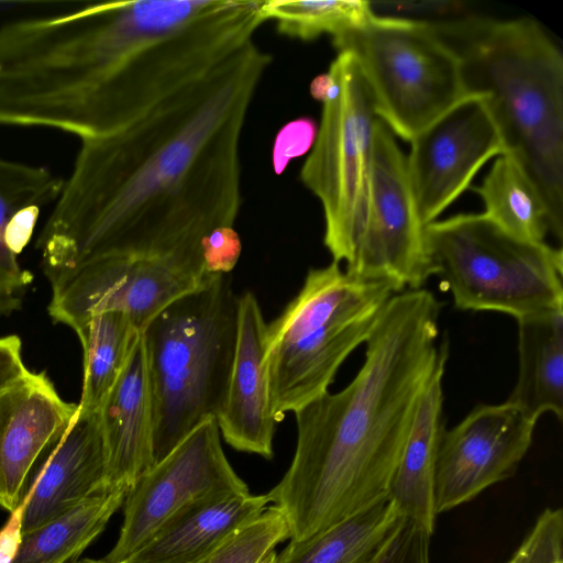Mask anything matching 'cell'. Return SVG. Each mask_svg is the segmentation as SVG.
<instances>
[{
    "instance_id": "cell-2",
    "label": "cell",
    "mask_w": 563,
    "mask_h": 563,
    "mask_svg": "<svg viewBox=\"0 0 563 563\" xmlns=\"http://www.w3.org/2000/svg\"><path fill=\"white\" fill-rule=\"evenodd\" d=\"M441 309L424 288L394 295L364 343L354 378L294 412V457L267 493L290 540L307 539L387 497L419 399L446 367Z\"/></svg>"
},
{
    "instance_id": "cell-30",
    "label": "cell",
    "mask_w": 563,
    "mask_h": 563,
    "mask_svg": "<svg viewBox=\"0 0 563 563\" xmlns=\"http://www.w3.org/2000/svg\"><path fill=\"white\" fill-rule=\"evenodd\" d=\"M30 369L22 358V343L18 335L0 338V396L23 380Z\"/></svg>"
},
{
    "instance_id": "cell-18",
    "label": "cell",
    "mask_w": 563,
    "mask_h": 563,
    "mask_svg": "<svg viewBox=\"0 0 563 563\" xmlns=\"http://www.w3.org/2000/svg\"><path fill=\"white\" fill-rule=\"evenodd\" d=\"M268 505L267 494L207 496L176 512L122 563H201Z\"/></svg>"
},
{
    "instance_id": "cell-17",
    "label": "cell",
    "mask_w": 563,
    "mask_h": 563,
    "mask_svg": "<svg viewBox=\"0 0 563 563\" xmlns=\"http://www.w3.org/2000/svg\"><path fill=\"white\" fill-rule=\"evenodd\" d=\"M107 487L128 490L153 464V421L142 332L99 410Z\"/></svg>"
},
{
    "instance_id": "cell-22",
    "label": "cell",
    "mask_w": 563,
    "mask_h": 563,
    "mask_svg": "<svg viewBox=\"0 0 563 563\" xmlns=\"http://www.w3.org/2000/svg\"><path fill=\"white\" fill-rule=\"evenodd\" d=\"M401 518L385 497L307 539L290 540L275 563H373Z\"/></svg>"
},
{
    "instance_id": "cell-8",
    "label": "cell",
    "mask_w": 563,
    "mask_h": 563,
    "mask_svg": "<svg viewBox=\"0 0 563 563\" xmlns=\"http://www.w3.org/2000/svg\"><path fill=\"white\" fill-rule=\"evenodd\" d=\"M328 71L333 87L322 101L320 125L300 179L319 199L324 216L323 243L333 262L349 266L363 228L376 114L360 67L338 51Z\"/></svg>"
},
{
    "instance_id": "cell-1",
    "label": "cell",
    "mask_w": 563,
    "mask_h": 563,
    "mask_svg": "<svg viewBox=\"0 0 563 563\" xmlns=\"http://www.w3.org/2000/svg\"><path fill=\"white\" fill-rule=\"evenodd\" d=\"M272 62L252 41L125 128L82 141L36 241L44 273L132 256L208 274L202 242L234 228L242 130Z\"/></svg>"
},
{
    "instance_id": "cell-7",
    "label": "cell",
    "mask_w": 563,
    "mask_h": 563,
    "mask_svg": "<svg viewBox=\"0 0 563 563\" xmlns=\"http://www.w3.org/2000/svg\"><path fill=\"white\" fill-rule=\"evenodd\" d=\"M332 43L352 53L376 117L407 142L466 97L459 59L431 22L377 15Z\"/></svg>"
},
{
    "instance_id": "cell-4",
    "label": "cell",
    "mask_w": 563,
    "mask_h": 563,
    "mask_svg": "<svg viewBox=\"0 0 563 563\" xmlns=\"http://www.w3.org/2000/svg\"><path fill=\"white\" fill-rule=\"evenodd\" d=\"M238 303L227 274L214 275L165 307L142 331L154 464L220 413L235 355Z\"/></svg>"
},
{
    "instance_id": "cell-14",
    "label": "cell",
    "mask_w": 563,
    "mask_h": 563,
    "mask_svg": "<svg viewBox=\"0 0 563 563\" xmlns=\"http://www.w3.org/2000/svg\"><path fill=\"white\" fill-rule=\"evenodd\" d=\"M78 404L65 401L44 373L30 374L0 396V506L13 511L40 456L65 432Z\"/></svg>"
},
{
    "instance_id": "cell-15",
    "label": "cell",
    "mask_w": 563,
    "mask_h": 563,
    "mask_svg": "<svg viewBox=\"0 0 563 563\" xmlns=\"http://www.w3.org/2000/svg\"><path fill=\"white\" fill-rule=\"evenodd\" d=\"M266 333L256 297L245 292L239 297L235 355L224 405L216 420L230 446L271 459L278 421L265 366Z\"/></svg>"
},
{
    "instance_id": "cell-16",
    "label": "cell",
    "mask_w": 563,
    "mask_h": 563,
    "mask_svg": "<svg viewBox=\"0 0 563 563\" xmlns=\"http://www.w3.org/2000/svg\"><path fill=\"white\" fill-rule=\"evenodd\" d=\"M107 455L99 412H77L48 450L22 497L23 533L66 514L107 487Z\"/></svg>"
},
{
    "instance_id": "cell-26",
    "label": "cell",
    "mask_w": 563,
    "mask_h": 563,
    "mask_svg": "<svg viewBox=\"0 0 563 563\" xmlns=\"http://www.w3.org/2000/svg\"><path fill=\"white\" fill-rule=\"evenodd\" d=\"M262 14L276 22L278 33L302 41L334 38L377 18L369 2L358 0H266Z\"/></svg>"
},
{
    "instance_id": "cell-19",
    "label": "cell",
    "mask_w": 563,
    "mask_h": 563,
    "mask_svg": "<svg viewBox=\"0 0 563 563\" xmlns=\"http://www.w3.org/2000/svg\"><path fill=\"white\" fill-rule=\"evenodd\" d=\"M445 368L437 372L419 399L409 434L387 492V497L394 503L399 515L430 534H433L438 516L434 486L438 449L445 429L443 416Z\"/></svg>"
},
{
    "instance_id": "cell-31",
    "label": "cell",
    "mask_w": 563,
    "mask_h": 563,
    "mask_svg": "<svg viewBox=\"0 0 563 563\" xmlns=\"http://www.w3.org/2000/svg\"><path fill=\"white\" fill-rule=\"evenodd\" d=\"M23 503L10 512L9 520L0 530V563H12L22 542Z\"/></svg>"
},
{
    "instance_id": "cell-3",
    "label": "cell",
    "mask_w": 563,
    "mask_h": 563,
    "mask_svg": "<svg viewBox=\"0 0 563 563\" xmlns=\"http://www.w3.org/2000/svg\"><path fill=\"white\" fill-rule=\"evenodd\" d=\"M459 59L466 96L485 102L504 142L563 234V56L538 22L464 16L431 22Z\"/></svg>"
},
{
    "instance_id": "cell-23",
    "label": "cell",
    "mask_w": 563,
    "mask_h": 563,
    "mask_svg": "<svg viewBox=\"0 0 563 563\" xmlns=\"http://www.w3.org/2000/svg\"><path fill=\"white\" fill-rule=\"evenodd\" d=\"M128 489L103 487L56 519L24 532L12 563H77L123 505Z\"/></svg>"
},
{
    "instance_id": "cell-33",
    "label": "cell",
    "mask_w": 563,
    "mask_h": 563,
    "mask_svg": "<svg viewBox=\"0 0 563 563\" xmlns=\"http://www.w3.org/2000/svg\"><path fill=\"white\" fill-rule=\"evenodd\" d=\"M77 563H106L102 560H92V559H82L79 560Z\"/></svg>"
},
{
    "instance_id": "cell-5",
    "label": "cell",
    "mask_w": 563,
    "mask_h": 563,
    "mask_svg": "<svg viewBox=\"0 0 563 563\" xmlns=\"http://www.w3.org/2000/svg\"><path fill=\"white\" fill-rule=\"evenodd\" d=\"M400 291L389 280L352 276L333 261L309 269L297 296L267 324L265 366L277 421L329 391Z\"/></svg>"
},
{
    "instance_id": "cell-9",
    "label": "cell",
    "mask_w": 563,
    "mask_h": 563,
    "mask_svg": "<svg viewBox=\"0 0 563 563\" xmlns=\"http://www.w3.org/2000/svg\"><path fill=\"white\" fill-rule=\"evenodd\" d=\"M45 275L49 317L75 332L106 311L123 312L142 332L165 307L212 277L181 260L132 256L95 257Z\"/></svg>"
},
{
    "instance_id": "cell-29",
    "label": "cell",
    "mask_w": 563,
    "mask_h": 563,
    "mask_svg": "<svg viewBox=\"0 0 563 563\" xmlns=\"http://www.w3.org/2000/svg\"><path fill=\"white\" fill-rule=\"evenodd\" d=\"M206 269L209 275L228 274L236 265L242 251L240 236L234 228H221L202 242Z\"/></svg>"
},
{
    "instance_id": "cell-34",
    "label": "cell",
    "mask_w": 563,
    "mask_h": 563,
    "mask_svg": "<svg viewBox=\"0 0 563 563\" xmlns=\"http://www.w3.org/2000/svg\"><path fill=\"white\" fill-rule=\"evenodd\" d=\"M561 563H563V562H561Z\"/></svg>"
},
{
    "instance_id": "cell-27",
    "label": "cell",
    "mask_w": 563,
    "mask_h": 563,
    "mask_svg": "<svg viewBox=\"0 0 563 563\" xmlns=\"http://www.w3.org/2000/svg\"><path fill=\"white\" fill-rule=\"evenodd\" d=\"M286 539L285 517L271 505L201 563H262Z\"/></svg>"
},
{
    "instance_id": "cell-20",
    "label": "cell",
    "mask_w": 563,
    "mask_h": 563,
    "mask_svg": "<svg viewBox=\"0 0 563 563\" xmlns=\"http://www.w3.org/2000/svg\"><path fill=\"white\" fill-rule=\"evenodd\" d=\"M518 376L507 401L539 420L563 417V308L517 319Z\"/></svg>"
},
{
    "instance_id": "cell-28",
    "label": "cell",
    "mask_w": 563,
    "mask_h": 563,
    "mask_svg": "<svg viewBox=\"0 0 563 563\" xmlns=\"http://www.w3.org/2000/svg\"><path fill=\"white\" fill-rule=\"evenodd\" d=\"M431 537L402 518L373 563H431Z\"/></svg>"
},
{
    "instance_id": "cell-32",
    "label": "cell",
    "mask_w": 563,
    "mask_h": 563,
    "mask_svg": "<svg viewBox=\"0 0 563 563\" xmlns=\"http://www.w3.org/2000/svg\"><path fill=\"white\" fill-rule=\"evenodd\" d=\"M276 552H272L262 563H275Z\"/></svg>"
},
{
    "instance_id": "cell-24",
    "label": "cell",
    "mask_w": 563,
    "mask_h": 563,
    "mask_svg": "<svg viewBox=\"0 0 563 563\" xmlns=\"http://www.w3.org/2000/svg\"><path fill=\"white\" fill-rule=\"evenodd\" d=\"M484 214L509 234L544 243L551 232L545 202L528 174L509 153L498 155L481 186Z\"/></svg>"
},
{
    "instance_id": "cell-13",
    "label": "cell",
    "mask_w": 563,
    "mask_h": 563,
    "mask_svg": "<svg viewBox=\"0 0 563 563\" xmlns=\"http://www.w3.org/2000/svg\"><path fill=\"white\" fill-rule=\"evenodd\" d=\"M407 165L422 222L427 225L471 185L505 146L485 102L466 96L411 141Z\"/></svg>"
},
{
    "instance_id": "cell-12",
    "label": "cell",
    "mask_w": 563,
    "mask_h": 563,
    "mask_svg": "<svg viewBox=\"0 0 563 563\" xmlns=\"http://www.w3.org/2000/svg\"><path fill=\"white\" fill-rule=\"evenodd\" d=\"M538 420L517 406L478 405L444 429L435 466V510L465 504L511 476L528 453Z\"/></svg>"
},
{
    "instance_id": "cell-21",
    "label": "cell",
    "mask_w": 563,
    "mask_h": 563,
    "mask_svg": "<svg viewBox=\"0 0 563 563\" xmlns=\"http://www.w3.org/2000/svg\"><path fill=\"white\" fill-rule=\"evenodd\" d=\"M64 179L43 166L0 157V316L19 310L33 275L22 268L8 246L12 219L30 207L43 208L58 198Z\"/></svg>"
},
{
    "instance_id": "cell-6",
    "label": "cell",
    "mask_w": 563,
    "mask_h": 563,
    "mask_svg": "<svg viewBox=\"0 0 563 563\" xmlns=\"http://www.w3.org/2000/svg\"><path fill=\"white\" fill-rule=\"evenodd\" d=\"M433 275L461 310L495 311L516 319L563 308V254L520 240L484 213H460L426 225Z\"/></svg>"
},
{
    "instance_id": "cell-11",
    "label": "cell",
    "mask_w": 563,
    "mask_h": 563,
    "mask_svg": "<svg viewBox=\"0 0 563 563\" xmlns=\"http://www.w3.org/2000/svg\"><path fill=\"white\" fill-rule=\"evenodd\" d=\"M232 492L250 490L227 459L218 422L211 419L152 465L128 490L118 540L101 560L126 561L183 508L207 496Z\"/></svg>"
},
{
    "instance_id": "cell-10",
    "label": "cell",
    "mask_w": 563,
    "mask_h": 563,
    "mask_svg": "<svg viewBox=\"0 0 563 563\" xmlns=\"http://www.w3.org/2000/svg\"><path fill=\"white\" fill-rule=\"evenodd\" d=\"M345 271L358 278L389 280L401 290L422 288L433 275L407 156L378 118L373 126L366 214Z\"/></svg>"
},
{
    "instance_id": "cell-25",
    "label": "cell",
    "mask_w": 563,
    "mask_h": 563,
    "mask_svg": "<svg viewBox=\"0 0 563 563\" xmlns=\"http://www.w3.org/2000/svg\"><path fill=\"white\" fill-rule=\"evenodd\" d=\"M75 333L84 353L82 391L78 409L99 412L141 332L123 312L106 311L91 316Z\"/></svg>"
}]
</instances>
